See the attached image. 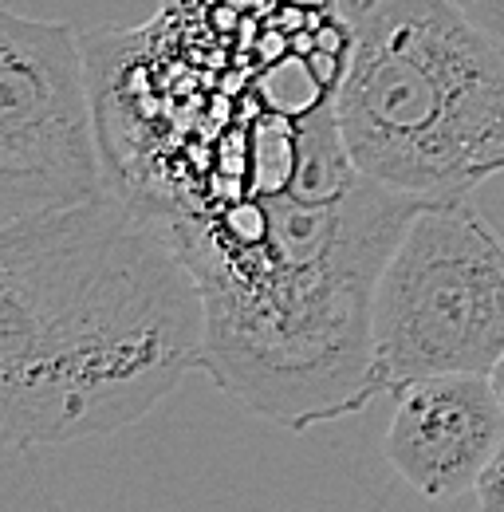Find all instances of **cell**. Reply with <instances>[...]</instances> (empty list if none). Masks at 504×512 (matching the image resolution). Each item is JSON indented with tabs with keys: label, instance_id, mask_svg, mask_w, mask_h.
<instances>
[{
	"label": "cell",
	"instance_id": "obj_9",
	"mask_svg": "<svg viewBox=\"0 0 504 512\" xmlns=\"http://www.w3.org/2000/svg\"><path fill=\"white\" fill-rule=\"evenodd\" d=\"M489 379H493V386H497V394H501V402H504V355L497 359V367L489 371Z\"/></svg>",
	"mask_w": 504,
	"mask_h": 512
},
{
	"label": "cell",
	"instance_id": "obj_6",
	"mask_svg": "<svg viewBox=\"0 0 504 512\" xmlns=\"http://www.w3.org/2000/svg\"><path fill=\"white\" fill-rule=\"evenodd\" d=\"M386 461L426 501L473 493L504 442V402L489 375H430L394 390Z\"/></svg>",
	"mask_w": 504,
	"mask_h": 512
},
{
	"label": "cell",
	"instance_id": "obj_7",
	"mask_svg": "<svg viewBox=\"0 0 504 512\" xmlns=\"http://www.w3.org/2000/svg\"><path fill=\"white\" fill-rule=\"evenodd\" d=\"M473 497L485 512H504V442L489 457V465L481 469V477L473 485Z\"/></svg>",
	"mask_w": 504,
	"mask_h": 512
},
{
	"label": "cell",
	"instance_id": "obj_5",
	"mask_svg": "<svg viewBox=\"0 0 504 512\" xmlns=\"http://www.w3.org/2000/svg\"><path fill=\"white\" fill-rule=\"evenodd\" d=\"M111 190L79 36L0 4V225Z\"/></svg>",
	"mask_w": 504,
	"mask_h": 512
},
{
	"label": "cell",
	"instance_id": "obj_4",
	"mask_svg": "<svg viewBox=\"0 0 504 512\" xmlns=\"http://www.w3.org/2000/svg\"><path fill=\"white\" fill-rule=\"evenodd\" d=\"M375 386L489 375L504 355V237L469 197L426 201L386 256L371 308Z\"/></svg>",
	"mask_w": 504,
	"mask_h": 512
},
{
	"label": "cell",
	"instance_id": "obj_2",
	"mask_svg": "<svg viewBox=\"0 0 504 512\" xmlns=\"http://www.w3.org/2000/svg\"><path fill=\"white\" fill-rule=\"evenodd\" d=\"M193 268L115 186L0 225V442L67 446L126 430L201 371Z\"/></svg>",
	"mask_w": 504,
	"mask_h": 512
},
{
	"label": "cell",
	"instance_id": "obj_1",
	"mask_svg": "<svg viewBox=\"0 0 504 512\" xmlns=\"http://www.w3.org/2000/svg\"><path fill=\"white\" fill-rule=\"evenodd\" d=\"M422 205L351 162L335 103L323 99L300 119L280 182L154 213L201 288V371L288 430L363 410L378 394V272Z\"/></svg>",
	"mask_w": 504,
	"mask_h": 512
},
{
	"label": "cell",
	"instance_id": "obj_8",
	"mask_svg": "<svg viewBox=\"0 0 504 512\" xmlns=\"http://www.w3.org/2000/svg\"><path fill=\"white\" fill-rule=\"evenodd\" d=\"M473 24H481L489 36L504 44V0H453Z\"/></svg>",
	"mask_w": 504,
	"mask_h": 512
},
{
	"label": "cell",
	"instance_id": "obj_3",
	"mask_svg": "<svg viewBox=\"0 0 504 512\" xmlns=\"http://www.w3.org/2000/svg\"><path fill=\"white\" fill-rule=\"evenodd\" d=\"M351 162L422 201L504 170V44L453 0H355L331 87Z\"/></svg>",
	"mask_w": 504,
	"mask_h": 512
}]
</instances>
